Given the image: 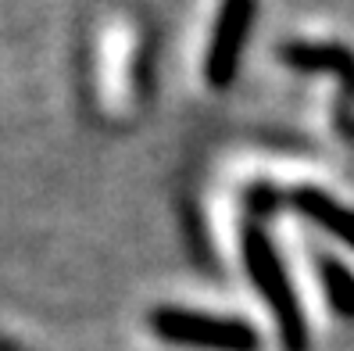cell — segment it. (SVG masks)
Listing matches in <instances>:
<instances>
[{
  "instance_id": "obj_1",
  "label": "cell",
  "mask_w": 354,
  "mask_h": 351,
  "mask_svg": "<svg viewBox=\"0 0 354 351\" xmlns=\"http://www.w3.org/2000/svg\"><path fill=\"white\" fill-rule=\"evenodd\" d=\"M243 265L251 273L258 294L265 298V305L272 308L279 337L286 351H308V323L301 312V301L294 294V283L286 276V265L276 251V244L265 237L261 226H247L243 230Z\"/></svg>"
},
{
  "instance_id": "obj_2",
  "label": "cell",
  "mask_w": 354,
  "mask_h": 351,
  "mask_svg": "<svg viewBox=\"0 0 354 351\" xmlns=\"http://www.w3.org/2000/svg\"><path fill=\"white\" fill-rule=\"evenodd\" d=\"M151 330L169 341V344H190V348H207V351H258V334L254 326L225 316H204L190 308L165 305L151 312Z\"/></svg>"
},
{
  "instance_id": "obj_3",
  "label": "cell",
  "mask_w": 354,
  "mask_h": 351,
  "mask_svg": "<svg viewBox=\"0 0 354 351\" xmlns=\"http://www.w3.org/2000/svg\"><path fill=\"white\" fill-rule=\"evenodd\" d=\"M254 15H258V0H222L212 39H207V54H204V79L212 90L233 87Z\"/></svg>"
},
{
  "instance_id": "obj_4",
  "label": "cell",
  "mask_w": 354,
  "mask_h": 351,
  "mask_svg": "<svg viewBox=\"0 0 354 351\" xmlns=\"http://www.w3.org/2000/svg\"><path fill=\"white\" fill-rule=\"evenodd\" d=\"M279 57L301 72H333L344 82V97H354V51L344 44H283Z\"/></svg>"
},
{
  "instance_id": "obj_5",
  "label": "cell",
  "mask_w": 354,
  "mask_h": 351,
  "mask_svg": "<svg viewBox=\"0 0 354 351\" xmlns=\"http://www.w3.org/2000/svg\"><path fill=\"white\" fill-rule=\"evenodd\" d=\"M290 201H294L297 212L308 215L311 222L319 226V230H326V233H333L337 240H344L347 247H354V208H347V204H340V201H333L319 187H301V190L290 194Z\"/></svg>"
},
{
  "instance_id": "obj_6",
  "label": "cell",
  "mask_w": 354,
  "mask_h": 351,
  "mask_svg": "<svg viewBox=\"0 0 354 351\" xmlns=\"http://www.w3.org/2000/svg\"><path fill=\"white\" fill-rule=\"evenodd\" d=\"M315 269H319L322 294L333 305V312H337L340 319H354V273L333 255H319Z\"/></svg>"
},
{
  "instance_id": "obj_7",
  "label": "cell",
  "mask_w": 354,
  "mask_h": 351,
  "mask_svg": "<svg viewBox=\"0 0 354 351\" xmlns=\"http://www.w3.org/2000/svg\"><path fill=\"white\" fill-rule=\"evenodd\" d=\"M247 201H251V208L261 215V212H268V208H276V201H279V197H276V190H268V187H254Z\"/></svg>"
}]
</instances>
